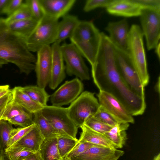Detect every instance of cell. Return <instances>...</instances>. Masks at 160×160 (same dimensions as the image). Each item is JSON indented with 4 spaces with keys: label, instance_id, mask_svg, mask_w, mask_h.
Listing matches in <instances>:
<instances>
[{
    "label": "cell",
    "instance_id": "1",
    "mask_svg": "<svg viewBox=\"0 0 160 160\" xmlns=\"http://www.w3.org/2000/svg\"><path fill=\"white\" fill-rule=\"evenodd\" d=\"M101 34L97 59L91 67L95 84L99 91L116 98L132 116L142 114L146 108L145 98L133 92L124 82L118 68L114 45L108 36L103 32Z\"/></svg>",
    "mask_w": 160,
    "mask_h": 160
},
{
    "label": "cell",
    "instance_id": "2",
    "mask_svg": "<svg viewBox=\"0 0 160 160\" xmlns=\"http://www.w3.org/2000/svg\"><path fill=\"white\" fill-rule=\"evenodd\" d=\"M0 58L16 65L21 73L28 75L35 69L36 57L25 40L12 32L3 18H0Z\"/></svg>",
    "mask_w": 160,
    "mask_h": 160
},
{
    "label": "cell",
    "instance_id": "3",
    "mask_svg": "<svg viewBox=\"0 0 160 160\" xmlns=\"http://www.w3.org/2000/svg\"><path fill=\"white\" fill-rule=\"evenodd\" d=\"M70 39L92 67L95 63L101 41V32L93 22L80 21Z\"/></svg>",
    "mask_w": 160,
    "mask_h": 160
},
{
    "label": "cell",
    "instance_id": "4",
    "mask_svg": "<svg viewBox=\"0 0 160 160\" xmlns=\"http://www.w3.org/2000/svg\"><path fill=\"white\" fill-rule=\"evenodd\" d=\"M142 29L137 24L132 25L129 30L128 50L132 66L142 85L148 84L149 76L148 72Z\"/></svg>",
    "mask_w": 160,
    "mask_h": 160
},
{
    "label": "cell",
    "instance_id": "5",
    "mask_svg": "<svg viewBox=\"0 0 160 160\" xmlns=\"http://www.w3.org/2000/svg\"><path fill=\"white\" fill-rule=\"evenodd\" d=\"M42 112L59 136L78 140L77 134L78 128L69 116L67 108L47 105Z\"/></svg>",
    "mask_w": 160,
    "mask_h": 160
},
{
    "label": "cell",
    "instance_id": "6",
    "mask_svg": "<svg viewBox=\"0 0 160 160\" xmlns=\"http://www.w3.org/2000/svg\"><path fill=\"white\" fill-rule=\"evenodd\" d=\"M58 22V20L44 15L25 41L29 50L31 52H37L42 47L54 43Z\"/></svg>",
    "mask_w": 160,
    "mask_h": 160
},
{
    "label": "cell",
    "instance_id": "7",
    "mask_svg": "<svg viewBox=\"0 0 160 160\" xmlns=\"http://www.w3.org/2000/svg\"><path fill=\"white\" fill-rule=\"evenodd\" d=\"M100 106L94 93L85 91L67 108L68 114L78 128H80L88 119L95 114Z\"/></svg>",
    "mask_w": 160,
    "mask_h": 160
},
{
    "label": "cell",
    "instance_id": "8",
    "mask_svg": "<svg viewBox=\"0 0 160 160\" xmlns=\"http://www.w3.org/2000/svg\"><path fill=\"white\" fill-rule=\"evenodd\" d=\"M114 46L117 65L122 78L131 90L145 98L144 87L132 66L128 53Z\"/></svg>",
    "mask_w": 160,
    "mask_h": 160
},
{
    "label": "cell",
    "instance_id": "9",
    "mask_svg": "<svg viewBox=\"0 0 160 160\" xmlns=\"http://www.w3.org/2000/svg\"><path fill=\"white\" fill-rule=\"evenodd\" d=\"M61 49L67 74L75 76L81 80H89L88 68L76 47L71 42L63 43L61 45Z\"/></svg>",
    "mask_w": 160,
    "mask_h": 160
},
{
    "label": "cell",
    "instance_id": "10",
    "mask_svg": "<svg viewBox=\"0 0 160 160\" xmlns=\"http://www.w3.org/2000/svg\"><path fill=\"white\" fill-rule=\"evenodd\" d=\"M140 16L142 31L146 38L147 49H155L160 42V10L143 9Z\"/></svg>",
    "mask_w": 160,
    "mask_h": 160
},
{
    "label": "cell",
    "instance_id": "11",
    "mask_svg": "<svg viewBox=\"0 0 160 160\" xmlns=\"http://www.w3.org/2000/svg\"><path fill=\"white\" fill-rule=\"evenodd\" d=\"M84 86L78 78L66 81L50 96L52 105L62 107L72 103L83 92Z\"/></svg>",
    "mask_w": 160,
    "mask_h": 160
},
{
    "label": "cell",
    "instance_id": "12",
    "mask_svg": "<svg viewBox=\"0 0 160 160\" xmlns=\"http://www.w3.org/2000/svg\"><path fill=\"white\" fill-rule=\"evenodd\" d=\"M100 105L119 123H134V120L122 104L112 95L99 91L97 94Z\"/></svg>",
    "mask_w": 160,
    "mask_h": 160
},
{
    "label": "cell",
    "instance_id": "13",
    "mask_svg": "<svg viewBox=\"0 0 160 160\" xmlns=\"http://www.w3.org/2000/svg\"><path fill=\"white\" fill-rule=\"evenodd\" d=\"M35 63L38 86L44 88L49 84L51 72L52 54L50 45L44 46L37 52Z\"/></svg>",
    "mask_w": 160,
    "mask_h": 160
},
{
    "label": "cell",
    "instance_id": "14",
    "mask_svg": "<svg viewBox=\"0 0 160 160\" xmlns=\"http://www.w3.org/2000/svg\"><path fill=\"white\" fill-rule=\"evenodd\" d=\"M111 42L116 47L128 52V44L129 32L127 20L124 18L117 22H109L105 28Z\"/></svg>",
    "mask_w": 160,
    "mask_h": 160
},
{
    "label": "cell",
    "instance_id": "15",
    "mask_svg": "<svg viewBox=\"0 0 160 160\" xmlns=\"http://www.w3.org/2000/svg\"><path fill=\"white\" fill-rule=\"evenodd\" d=\"M52 54L51 72L49 83V88L55 89L66 77L65 68L60 43L54 42L51 46Z\"/></svg>",
    "mask_w": 160,
    "mask_h": 160
},
{
    "label": "cell",
    "instance_id": "16",
    "mask_svg": "<svg viewBox=\"0 0 160 160\" xmlns=\"http://www.w3.org/2000/svg\"><path fill=\"white\" fill-rule=\"evenodd\" d=\"M124 153L122 150L97 145L78 156L66 160H118Z\"/></svg>",
    "mask_w": 160,
    "mask_h": 160
},
{
    "label": "cell",
    "instance_id": "17",
    "mask_svg": "<svg viewBox=\"0 0 160 160\" xmlns=\"http://www.w3.org/2000/svg\"><path fill=\"white\" fill-rule=\"evenodd\" d=\"M45 15L58 20L67 14L76 0H39Z\"/></svg>",
    "mask_w": 160,
    "mask_h": 160
},
{
    "label": "cell",
    "instance_id": "18",
    "mask_svg": "<svg viewBox=\"0 0 160 160\" xmlns=\"http://www.w3.org/2000/svg\"><path fill=\"white\" fill-rule=\"evenodd\" d=\"M142 10L135 0H115L106 8L107 12L111 14L125 17L140 16Z\"/></svg>",
    "mask_w": 160,
    "mask_h": 160
},
{
    "label": "cell",
    "instance_id": "19",
    "mask_svg": "<svg viewBox=\"0 0 160 160\" xmlns=\"http://www.w3.org/2000/svg\"><path fill=\"white\" fill-rule=\"evenodd\" d=\"M45 139L44 136L35 125L31 130L12 146L23 148L35 153L40 151Z\"/></svg>",
    "mask_w": 160,
    "mask_h": 160
},
{
    "label": "cell",
    "instance_id": "20",
    "mask_svg": "<svg viewBox=\"0 0 160 160\" xmlns=\"http://www.w3.org/2000/svg\"><path fill=\"white\" fill-rule=\"evenodd\" d=\"M80 21L76 16L67 14L63 17L58 22L54 42L60 43L66 39L70 38Z\"/></svg>",
    "mask_w": 160,
    "mask_h": 160
},
{
    "label": "cell",
    "instance_id": "21",
    "mask_svg": "<svg viewBox=\"0 0 160 160\" xmlns=\"http://www.w3.org/2000/svg\"><path fill=\"white\" fill-rule=\"evenodd\" d=\"M80 128L82 132L78 139V142H88L97 145L116 148L112 142L103 134L92 130L84 124Z\"/></svg>",
    "mask_w": 160,
    "mask_h": 160
},
{
    "label": "cell",
    "instance_id": "22",
    "mask_svg": "<svg viewBox=\"0 0 160 160\" xmlns=\"http://www.w3.org/2000/svg\"><path fill=\"white\" fill-rule=\"evenodd\" d=\"M21 87H15L11 89L12 101L23 108L26 111L33 114L44 107L36 102L22 90Z\"/></svg>",
    "mask_w": 160,
    "mask_h": 160
},
{
    "label": "cell",
    "instance_id": "23",
    "mask_svg": "<svg viewBox=\"0 0 160 160\" xmlns=\"http://www.w3.org/2000/svg\"><path fill=\"white\" fill-rule=\"evenodd\" d=\"M39 21L32 18L14 21L7 24L12 32L26 41L37 26Z\"/></svg>",
    "mask_w": 160,
    "mask_h": 160
},
{
    "label": "cell",
    "instance_id": "24",
    "mask_svg": "<svg viewBox=\"0 0 160 160\" xmlns=\"http://www.w3.org/2000/svg\"><path fill=\"white\" fill-rule=\"evenodd\" d=\"M129 126L128 123H118L103 134L112 142L116 149L122 148L127 139L126 130Z\"/></svg>",
    "mask_w": 160,
    "mask_h": 160
},
{
    "label": "cell",
    "instance_id": "25",
    "mask_svg": "<svg viewBox=\"0 0 160 160\" xmlns=\"http://www.w3.org/2000/svg\"><path fill=\"white\" fill-rule=\"evenodd\" d=\"M57 137L46 138L44 140L40 151L43 160H64L59 152Z\"/></svg>",
    "mask_w": 160,
    "mask_h": 160
},
{
    "label": "cell",
    "instance_id": "26",
    "mask_svg": "<svg viewBox=\"0 0 160 160\" xmlns=\"http://www.w3.org/2000/svg\"><path fill=\"white\" fill-rule=\"evenodd\" d=\"M33 121L45 139L59 136L57 131L42 114V110L33 114Z\"/></svg>",
    "mask_w": 160,
    "mask_h": 160
},
{
    "label": "cell",
    "instance_id": "27",
    "mask_svg": "<svg viewBox=\"0 0 160 160\" xmlns=\"http://www.w3.org/2000/svg\"><path fill=\"white\" fill-rule=\"evenodd\" d=\"M21 88L24 93L36 102L44 107L47 105L50 96L45 88L36 86H28Z\"/></svg>",
    "mask_w": 160,
    "mask_h": 160
},
{
    "label": "cell",
    "instance_id": "28",
    "mask_svg": "<svg viewBox=\"0 0 160 160\" xmlns=\"http://www.w3.org/2000/svg\"><path fill=\"white\" fill-rule=\"evenodd\" d=\"M33 18L29 6L25 2H23L20 7L12 14L5 18L7 24L23 19Z\"/></svg>",
    "mask_w": 160,
    "mask_h": 160
},
{
    "label": "cell",
    "instance_id": "29",
    "mask_svg": "<svg viewBox=\"0 0 160 160\" xmlns=\"http://www.w3.org/2000/svg\"><path fill=\"white\" fill-rule=\"evenodd\" d=\"M13 128L12 124L8 121L0 120V151L7 148L10 132Z\"/></svg>",
    "mask_w": 160,
    "mask_h": 160
},
{
    "label": "cell",
    "instance_id": "30",
    "mask_svg": "<svg viewBox=\"0 0 160 160\" xmlns=\"http://www.w3.org/2000/svg\"><path fill=\"white\" fill-rule=\"evenodd\" d=\"M78 141L62 136L58 137V148L62 158H64L66 155L75 147Z\"/></svg>",
    "mask_w": 160,
    "mask_h": 160
},
{
    "label": "cell",
    "instance_id": "31",
    "mask_svg": "<svg viewBox=\"0 0 160 160\" xmlns=\"http://www.w3.org/2000/svg\"><path fill=\"white\" fill-rule=\"evenodd\" d=\"M4 151L11 160H18L20 158H25L34 153L23 148L13 146L7 148Z\"/></svg>",
    "mask_w": 160,
    "mask_h": 160
},
{
    "label": "cell",
    "instance_id": "32",
    "mask_svg": "<svg viewBox=\"0 0 160 160\" xmlns=\"http://www.w3.org/2000/svg\"><path fill=\"white\" fill-rule=\"evenodd\" d=\"M26 111L23 108L12 100L7 105L2 115V119L8 121L14 117L21 114Z\"/></svg>",
    "mask_w": 160,
    "mask_h": 160
},
{
    "label": "cell",
    "instance_id": "33",
    "mask_svg": "<svg viewBox=\"0 0 160 160\" xmlns=\"http://www.w3.org/2000/svg\"><path fill=\"white\" fill-rule=\"evenodd\" d=\"M84 124L92 130L102 134L108 132L112 127L93 116L88 119Z\"/></svg>",
    "mask_w": 160,
    "mask_h": 160
},
{
    "label": "cell",
    "instance_id": "34",
    "mask_svg": "<svg viewBox=\"0 0 160 160\" xmlns=\"http://www.w3.org/2000/svg\"><path fill=\"white\" fill-rule=\"evenodd\" d=\"M35 126L34 123L26 127L14 128L10 132L7 148L12 146L20 140L31 130Z\"/></svg>",
    "mask_w": 160,
    "mask_h": 160
},
{
    "label": "cell",
    "instance_id": "35",
    "mask_svg": "<svg viewBox=\"0 0 160 160\" xmlns=\"http://www.w3.org/2000/svg\"><path fill=\"white\" fill-rule=\"evenodd\" d=\"M33 114L27 111L12 118L8 121L12 125H19L22 127H28L34 124Z\"/></svg>",
    "mask_w": 160,
    "mask_h": 160
},
{
    "label": "cell",
    "instance_id": "36",
    "mask_svg": "<svg viewBox=\"0 0 160 160\" xmlns=\"http://www.w3.org/2000/svg\"><path fill=\"white\" fill-rule=\"evenodd\" d=\"M93 116L103 123L112 127H113L119 123L100 105Z\"/></svg>",
    "mask_w": 160,
    "mask_h": 160
},
{
    "label": "cell",
    "instance_id": "37",
    "mask_svg": "<svg viewBox=\"0 0 160 160\" xmlns=\"http://www.w3.org/2000/svg\"><path fill=\"white\" fill-rule=\"evenodd\" d=\"M115 0H87L83 7V11L86 12H90L99 8H108Z\"/></svg>",
    "mask_w": 160,
    "mask_h": 160
},
{
    "label": "cell",
    "instance_id": "38",
    "mask_svg": "<svg viewBox=\"0 0 160 160\" xmlns=\"http://www.w3.org/2000/svg\"><path fill=\"white\" fill-rule=\"evenodd\" d=\"M97 146L88 142H80L78 141L75 147L66 156L64 160L76 157L87 150L91 148Z\"/></svg>",
    "mask_w": 160,
    "mask_h": 160
},
{
    "label": "cell",
    "instance_id": "39",
    "mask_svg": "<svg viewBox=\"0 0 160 160\" xmlns=\"http://www.w3.org/2000/svg\"><path fill=\"white\" fill-rule=\"evenodd\" d=\"M25 2L29 7L33 18L40 21L44 16L39 0H26Z\"/></svg>",
    "mask_w": 160,
    "mask_h": 160
},
{
    "label": "cell",
    "instance_id": "40",
    "mask_svg": "<svg viewBox=\"0 0 160 160\" xmlns=\"http://www.w3.org/2000/svg\"><path fill=\"white\" fill-rule=\"evenodd\" d=\"M23 2L22 0H9L3 10L2 13L6 14L8 17L11 15L20 7Z\"/></svg>",
    "mask_w": 160,
    "mask_h": 160
},
{
    "label": "cell",
    "instance_id": "41",
    "mask_svg": "<svg viewBox=\"0 0 160 160\" xmlns=\"http://www.w3.org/2000/svg\"><path fill=\"white\" fill-rule=\"evenodd\" d=\"M143 9L160 10V0H135Z\"/></svg>",
    "mask_w": 160,
    "mask_h": 160
},
{
    "label": "cell",
    "instance_id": "42",
    "mask_svg": "<svg viewBox=\"0 0 160 160\" xmlns=\"http://www.w3.org/2000/svg\"><path fill=\"white\" fill-rule=\"evenodd\" d=\"M12 99L11 89L8 93L0 98V109L11 101Z\"/></svg>",
    "mask_w": 160,
    "mask_h": 160
},
{
    "label": "cell",
    "instance_id": "43",
    "mask_svg": "<svg viewBox=\"0 0 160 160\" xmlns=\"http://www.w3.org/2000/svg\"><path fill=\"white\" fill-rule=\"evenodd\" d=\"M23 158L25 160H43L40 151Z\"/></svg>",
    "mask_w": 160,
    "mask_h": 160
},
{
    "label": "cell",
    "instance_id": "44",
    "mask_svg": "<svg viewBox=\"0 0 160 160\" xmlns=\"http://www.w3.org/2000/svg\"><path fill=\"white\" fill-rule=\"evenodd\" d=\"M10 90L8 85H0V98L8 93Z\"/></svg>",
    "mask_w": 160,
    "mask_h": 160
},
{
    "label": "cell",
    "instance_id": "45",
    "mask_svg": "<svg viewBox=\"0 0 160 160\" xmlns=\"http://www.w3.org/2000/svg\"><path fill=\"white\" fill-rule=\"evenodd\" d=\"M9 0H0V14L2 13L3 10Z\"/></svg>",
    "mask_w": 160,
    "mask_h": 160
},
{
    "label": "cell",
    "instance_id": "46",
    "mask_svg": "<svg viewBox=\"0 0 160 160\" xmlns=\"http://www.w3.org/2000/svg\"><path fill=\"white\" fill-rule=\"evenodd\" d=\"M0 160H11L5 153L4 150L0 151Z\"/></svg>",
    "mask_w": 160,
    "mask_h": 160
},
{
    "label": "cell",
    "instance_id": "47",
    "mask_svg": "<svg viewBox=\"0 0 160 160\" xmlns=\"http://www.w3.org/2000/svg\"><path fill=\"white\" fill-rule=\"evenodd\" d=\"M160 76H159L155 86V89L156 92L160 95Z\"/></svg>",
    "mask_w": 160,
    "mask_h": 160
},
{
    "label": "cell",
    "instance_id": "48",
    "mask_svg": "<svg viewBox=\"0 0 160 160\" xmlns=\"http://www.w3.org/2000/svg\"><path fill=\"white\" fill-rule=\"evenodd\" d=\"M160 42L157 45V46L155 48V52L157 54L158 57L159 59V60H160Z\"/></svg>",
    "mask_w": 160,
    "mask_h": 160
},
{
    "label": "cell",
    "instance_id": "49",
    "mask_svg": "<svg viewBox=\"0 0 160 160\" xmlns=\"http://www.w3.org/2000/svg\"><path fill=\"white\" fill-rule=\"evenodd\" d=\"M7 105H6L3 107H2V108L0 109V120L2 119V115L5 110Z\"/></svg>",
    "mask_w": 160,
    "mask_h": 160
},
{
    "label": "cell",
    "instance_id": "50",
    "mask_svg": "<svg viewBox=\"0 0 160 160\" xmlns=\"http://www.w3.org/2000/svg\"><path fill=\"white\" fill-rule=\"evenodd\" d=\"M8 63L5 60L0 58V67L3 65L8 64Z\"/></svg>",
    "mask_w": 160,
    "mask_h": 160
},
{
    "label": "cell",
    "instance_id": "51",
    "mask_svg": "<svg viewBox=\"0 0 160 160\" xmlns=\"http://www.w3.org/2000/svg\"><path fill=\"white\" fill-rule=\"evenodd\" d=\"M153 160H160V153H159L154 158Z\"/></svg>",
    "mask_w": 160,
    "mask_h": 160
},
{
    "label": "cell",
    "instance_id": "52",
    "mask_svg": "<svg viewBox=\"0 0 160 160\" xmlns=\"http://www.w3.org/2000/svg\"><path fill=\"white\" fill-rule=\"evenodd\" d=\"M18 160H25L23 158H20Z\"/></svg>",
    "mask_w": 160,
    "mask_h": 160
},
{
    "label": "cell",
    "instance_id": "53",
    "mask_svg": "<svg viewBox=\"0 0 160 160\" xmlns=\"http://www.w3.org/2000/svg\"></svg>",
    "mask_w": 160,
    "mask_h": 160
}]
</instances>
